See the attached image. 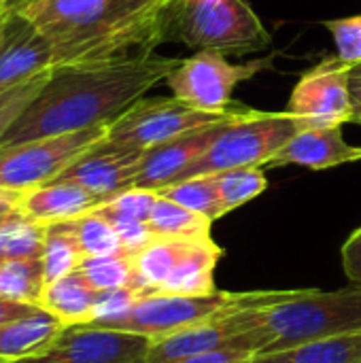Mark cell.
Returning <instances> with one entry per match:
<instances>
[{
	"mask_svg": "<svg viewBox=\"0 0 361 363\" xmlns=\"http://www.w3.org/2000/svg\"><path fill=\"white\" fill-rule=\"evenodd\" d=\"M181 62V57L153 51L51 70L38 96L0 145L109 125L136 100L145 98L149 89L166 81Z\"/></svg>",
	"mask_w": 361,
	"mask_h": 363,
	"instance_id": "6da1fadb",
	"label": "cell"
},
{
	"mask_svg": "<svg viewBox=\"0 0 361 363\" xmlns=\"http://www.w3.org/2000/svg\"><path fill=\"white\" fill-rule=\"evenodd\" d=\"M170 0H26L13 6L51 47L53 70L153 53Z\"/></svg>",
	"mask_w": 361,
	"mask_h": 363,
	"instance_id": "7a4b0ae2",
	"label": "cell"
},
{
	"mask_svg": "<svg viewBox=\"0 0 361 363\" xmlns=\"http://www.w3.org/2000/svg\"><path fill=\"white\" fill-rule=\"evenodd\" d=\"M247 332L240 349L257 353L285 351L311 340L361 332V285L338 291H291L285 300L245 311Z\"/></svg>",
	"mask_w": 361,
	"mask_h": 363,
	"instance_id": "3957f363",
	"label": "cell"
},
{
	"mask_svg": "<svg viewBox=\"0 0 361 363\" xmlns=\"http://www.w3.org/2000/svg\"><path fill=\"white\" fill-rule=\"evenodd\" d=\"M168 40H181L198 51L245 55L268 47L270 32L245 0H170Z\"/></svg>",
	"mask_w": 361,
	"mask_h": 363,
	"instance_id": "277c9868",
	"label": "cell"
},
{
	"mask_svg": "<svg viewBox=\"0 0 361 363\" xmlns=\"http://www.w3.org/2000/svg\"><path fill=\"white\" fill-rule=\"evenodd\" d=\"M291 291H213L209 296H179V294H143L130 304L119 317L96 319L94 325L121 330L147 336L151 340L164 338L168 334L181 332L185 328L198 325L223 313H234L251 306H264L281 302Z\"/></svg>",
	"mask_w": 361,
	"mask_h": 363,
	"instance_id": "5b68a950",
	"label": "cell"
},
{
	"mask_svg": "<svg viewBox=\"0 0 361 363\" xmlns=\"http://www.w3.org/2000/svg\"><path fill=\"white\" fill-rule=\"evenodd\" d=\"M300 130V121L287 111H251L249 115L228 123L211 143V147L172 183L236 168H264Z\"/></svg>",
	"mask_w": 361,
	"mask_h": 363,
	"instance_id": "8992f818",
	"label": "cell"
},
{
	"mask_svg": "<svg viewBox=\"0 0 361 363\" xmlns=\"http://www.w3.org/2000/svg\"><path fill=\"white\" fill-rule=\"evenodd\" d=\"M253 108L232 104L226 111H202L179 98H140L109 123L106 140L132 149H151L185 132L232 121L249 115Z\"/></svg>",
	"mask_w": 361,
	"mask_h": 363,
	"instance_id": "52a82bcc",
	"label": "cell"
},
{
	"mask_svg": "<svg viewBox=\"0 0 361 363\" xmlns=\"http://www.w3.org/2000/svg\"><path fill=\"white\" fill-rule=\"evenodd\" d=\"M109 125L0 145V191L26 194L57 179L74 160L106 138Z\"/></svg>",
	"mask_w": 361,
	"mask_h": 363,
	"instance_id": "ba28073f",
	"label": "cell"
},
{
	"mask_svg": "<svg viewBox=\"0 0 361 363\" xmlns=\"http://www.w3.org/2000/svg\"><path fill=\"white\" fill-rule=\"evenodd\" d=\"M274 57H262L247 64H232L217 51H198L185 57L168 77L166 85L172 96L202 111H226L230 108L236 85L253 79L257 72L268 68Z\"/></svg>",
	"mask_w": 361,
	"mask_h": 363,
	"instance_id": "9c48e42d",
	"label": "cell"
},
{
	"mask_svg": "<svg viewBox=\"0 0 361 363\" xmlns=\"http://www.w3.org/2000/svg\"><path fill=\"white\" fill-rule=\"evenodd\" d=\"M151 338L94 323L66 325L40 353L6 363H147Z\"/></svg>",
	"mask_w": 361,
	"mask_h": 363,
	"instance_id": "30bf717a",
	"label": "cell"
},
{
	"mask_svg": "<svg viewBox=\"0 0 361 363\" xmlns=\"http://www.w3.org/2000/svg\"><path fill=\"white\" fill-rule=\"evenodd\" d=\"M349 68L340 55H328L296 83L287 113L306 128H336L351 123Z\"/></svg>",
	"mask_w": 361,
	"mask_h": 363,
	"instance_id": "8fae6325",
	"label": "cell"
},
{
	"mask_svg": "<svg viewBox=\"0 0 361 363\" xmlns=\"http://www.w3.org/2000/svg\"><path fill=\"white\" fill-rule=\"evenodd\" d=\"M145 151L147 149L113 145L104 138L74 160L57 179L85 187L104 204L111 198L134 189V181L143 168Z\"/></svg>",
	"mask_w": 361,
	"mask_h": 363,
	"instance_id": "7c38bea8",
	"label": "cell"
},
{
	"mask_svg": "<svg viewBox=\"0 0 361 363\" xmlns=\"http://www.w3.org/2000/svg\"><path fill=\"white\" fill-rule=\"evenodd\" d=\"M232 121H236V119H232ZM232 121L204 125V128L185 132L181 136H174L166 143H160V145L147 149L143 168L134 181V187L147 189V191H157V189L170 185L191 162H196L211 147V143L219 136V132Z\"/></svg>",
	"mask_w": 361,
	"mask_h": 363,
	"instance_id": "4fadbf2b",
	"label": "cell"
},
{
	"mask_svg": "<svg viewBox=\"0 0 361 363\" xmlns=\"http://www.w3.org/2000/svg\"><path fill=\"white\" fill-rule=\"evenodd\" d=\"M253 308V306H251ZM245 311L223 313L198 325L185 328L181 332L168 334L151 342L147 363H172L196 353L213 351L219 347H232V342L247 332Z\"/></svg>",
	"mask_w": 361,
	"mask_h": 363,
	"instance_id": "5bb4252c",
	"label": "cell"
},
{
	"mask_svg": "<svg viewBox=\"0 0 361 363\" xmlns=\"http://www.w3.org/2000/svg\"><path fill=\"white\" fill-rule=\"evenodd\" d=\"M49 70H53L51 47L13 9L9 34L0 47V94Z\"/></svg>",
	"mask_w": 361,
	"mask_h": 363,
	"instance_id": "9a60e30c",
	"label": "cell"
},
{
	"mask_svg": "<svg viewBox=\"0 0 361 363\" xmlns=\"http://www.w3.org/2000/svg\"><path fill=\"white\" fill-rule=\"evenodd\" d=\"M361 147L343 138V125L300 130L264 168L304 166L311 170H328L334 166L360 162Z\"/></svg>",
	"mask_w": 361,
	"mask_h": 363,
	"instance_id": "2e32d148",
	"label": "cell"
},
{
	"mask_svg": "<svg viewBox=\"0 0 361 363\" xmlns=\"http://www.w3.org/2000/svg\"><path fill=\"white\" fill-rule=\"evenodd\" d=\"M102 200L89 194L85 187L72 181L55 179L51 183H45L36 189L21 194L19 213L40 225H49L81 217L98 208Z\"/></svg>",
	"mask_w": 361,
	"mask_h": 363,
	"instance_id": "e0dca14e",
	"label": "cell"
},
{
	"mask_svg": "<svg viewBox=\"0 0 361 363\" xmlns=\"http://www.w3.org/2000/svg\"><path fill=\"white\" fill-rule=\"evenodd\" d=\"M223 257V249L209 236L191 240L185 255L174 266L172 274L157 289L160 294L209 296L215 289V268Z\"/></svg>",
	"mask_w": 361,
	"mask_h": 363,
	"instance_id": "ac0fdd59",
	"label": "cell"
},
{
	"mask_svg": "<svg viewBox=\"0 0 361 363\" xmlns=\"http://www.w3.org/2000/svg\"><path fill=\"white\" fill-rule=\"evenodd\" d=\"M64 328L66 325L55 315L36 306L32 313L0 328V359L15 362L36 355L45 351Z\"/></svg>",
	"mask_w": 361,
	"mask_h": 363,
	"instance_id": "d6986e66",
	"label": "cell"
},
{
	"mask_svg": "<svg viewBox=\"0 0 361 363\" xmlns=\"http://www.w3.org/2000/svg\"><path fill=\"white\" fill-rule=\"evenodd\" d=\"M100 291H96L83 272L77 268L74 272L47 283L40 306L55 315L64 325L91 323L96 317V302Z\"/></svg>",
	"mask_w": 361,
	"mask_h": 363,
	"instance_id": "ffe728a7",
	"label": "cell"
},
{
	"mask_svg": "<svg viewBox=\"0 0 361 363\" xmlns=\"http://www.w3.org/2000/svg\"><path fill=\"white\" fill-rule=\"evenodd\" d=\"M251 363H361V332L311 340L285 351L257 353Z\"/></svg>",
	"mask_w": 361,
	"mask_h": 363,
	"instance_id": "44dd1931",
	"label": "cell"
},
{
	"mask_svg": "<svg viewBox=\"0 0 361 363\" xmlns=\"http://www.w3.org/2000/svg\"><path fill=\"white\" fill-rule=\"evenodd\" d=\"M147 225L153 232V236L196 240V238L211 236L213 221L157 194V200L151 208Z\"/></svg>",
	"mask_w": 361,
	"mask_h": 363,
	"instance_id": "7402d4cb",
	"label": "cell"
},
{
	"mask_svg": "<svg viewBox=\"0 0 361 363\" xmlns=\"http://www.w3.org/2000/svg\"><path fill=\"white\" fill-rule=\"evenodd\" d=\"M47 287L43 259H15L0 264V298L40 306Z\"/></svg>",
	"mask_w": 361,
	"mask_h": 363,
	"instance_id": "603a6c76",
	"label": "cell"
},
{
	"mask_svg": "<svg viewBox=\"0 0 361 363\" xmlns=\"http://www.w3.org/2000/svg\"><path fill=\"white\" fill-rule=\"evenodd\" d=\"M83 251L68 228L66 221L45 225V245H43V266L47 283H53L79 268L83 262Z\"/></svg>",
	"mask_w": 361,
	"mask_h": 363,
	"instance_id": "cb8c5ba5",
	"label": "cell"
},
{
	"mask_svg": "<svg viewBox=\"0 0 361 363\" xmlns=\"http://www.w3.org/2000/svg\"><path fill=\"white\" fill-rule=\"evenodd\" d=\"M155 194L211 219L217 221L219 217L226 215L219 191H217V183H215V174H202V177H194V179H185L179 183H170L162 189H157Z\"/></svg>",
	"mask_w": 361,
	"mask_h": 363,
	"instance_id": "d4e9b609",
	"label": "cell"
},
{
	"mask_svg": "<svg viewBox=\"0 0 361 363\" xmlns=\"http://www.w3.org/2000/svg\"><path fill=\"white\" fill-rule=\"evenodd\" d=\"M45 225L23 217L21 213L0 225V264L15 259L43 257Z\"/></svg>",
	"mask_w": 361,
	"mask_h": 363,
	"instance_id": "484cf974",
	"label": "cell"
},
{
	"mask_svg": "<svg viewBox=\"0 0 361 363\" xmlns=\"http://www.w3.org/2000/svg\"><path fill=\"white\" fill-rule=\"evenodd\" d=\"M66 223L72 230V234H74V238H77V242H79L85 257L126 253L123 247H121L117 230L98 211H89V213H85L81 217L68 219Z\"/></svg>",
	"mask_w": 361,
	"mask_h": 363,
	"instance_id": "4316f807",
	"label": "cell"
},
{
	"mask_svg": "<svg viewBox=\"0 0 361 363\" xmlns=\"http://www.w3.org/2000/svg\"><path fill=\"white\" fill-rule=\"evenodd\" d=\"M79 270L89 281V285L100 294L115 291V289H132L134 264H132V255L128 253L83 257Z\"/></svg>",
	"mask_w": 361,
	"mask_h": 363,
	"instance_id": "83f0119b",
	"label": "cell"
},
{
	"mask_svg": "<svg viewBox=\"0 0 361 363\" xmlns=\"http://www.w3.org/2000/svg\"><path fill=\"white\" fill-rule=\"evenodd\" d=\"M215 183H217V191H219L226 215L236 211L238 206L251 202L253 198L264 194L268 187V179L264 174V168H260V166L217 172Z\"/></svg>",
	"mask_w": 361,
	"mask_h": 363,
	"instance_id": "f1b7e54d",
	"label": "cell"
},
{
	"mask_svg": "<svg viewBox=\"0 0 361 363\" xmlns=\"http://www.w3.org/2000/svg\"><path fill=\"white\" fill-rule=\"evenodd\" d=\"M49 74H51V70L0 94V140L13 128V123L21 117V113L32 104V100L38 96V91L43 89V85L49 79Z\"/></svg>",
	"mask_w": 361,
	"mask_h": 363,
	"instance_id": "f546056e",
	"label": "cell"
},
{
	"mask_svg": "<svg viewBox=\"0 0 361 363\" xmlns=\"http://www.w3.org/2000/svg\"><path fill=\"white\" fill-rule=\"evenodd\" d=\"M157 200L155 191H147V189H128L115 198H111L109 202L100 204L98 211L102 217H121V219H134V221H149L151 208Z\"/></svg>",
	"mask_w": 361,
	"mask_h": 363,
	"instance_id": "4dcf8cb0",
	"label": "cell"
},
{
	"mask_svg": "<svg viewBox=\"0 0 361 363\" xmlns=\"http://www.w3.org/2000/svg\"><path fill=\"white\" fill-rule=\"evenodd\" d=\"M323 26L334 36L338 55L347 64L361 62V15L340 17V19H328Z\"/></svg>",
	"mask_w": 361,
	"mask_h": 363,
	"instance_id": "1f68e13d",
	"label": "cell"
},
{
	"mask_svg": "<svg viewBox=\"0 0 361 363\" xmlns=\"http://www.w3.org/2000/svg\"><path fill=\"white\" fill-rule=\"evenodd\" d=\"M255 357L253 351L247 349H236V347H219L213 351L196 353L183 359H177L172 363H251Z\"/></svg>",
	"mask_w": 361,
	"mask_h": 363,
	"instance_id": "d6a6232c",
	"label": "cell"
},
{
	"mask_svg": "<svg viewBox=\"0 0 361 363\" xmlns=\"http://www.w3.org/2000/svg\"><path fill=\"white\" fill-rule=\"evenodd\" d=\"M343 268L351 285H361V230H357L343 247Z\"/></svg>",
	"mask_w": 361,
	"mask_h": 363,
	"instance_id": "836d02e7",
	"label": "cell"
},
{
	"mask_svg": "<svg viewBox=\"0 0 361 363\" xmlns=\"http://www.w3.org/2000/svg\"><path fill=\"white\" fill-rule=\"evenodd\" d=\"M349 94H351V123H361V62L349 68Z\"/></svg>",
	"mask_w": 361,
	"mask_h": 363,
	"instance_id": "e575fe53",
	"label": "cell"
},
{
	"mask_svg": "<svg viewBox=\"0 0 361 363\" xmlns=\"http://www.w3.org/2000/svg\"><path fill=\"white\" fill-rule=\"evenodd\" d=\"M36 306H30V304H21V302H13V300H6V298H0V328H4L6 323L32 313Z\"/></svg>",
	"mask_w": 361,
	"mask_h": 363,
	"instance_id": "d590c367",
	"label": "cell"
},
{
	"mask_svg": "<svg viewBox=\"0 0 361 363\" xmlns=\"http://www.w3.org/2000/svg\"><path fill=\"white\" fill-rule=\"evenodd\" d=\"M19 200H21V194L0 191V225L6 223L11 217L19 215Z\"/></svg>",
	"mask_w": 361,
	"mask_h": 363,
	"instance_id": "8d00e7d4",
	"label": "cell"
},
{
	"mask_svg": "<svg viewBox=\"0 0 361 363\" xmlns=\"http://www.w3.org/2000/svg\"><path fill=\"white\" fill-rule=\"evenodd\" d=\"M11 17H13V6L6 9L4 13H0V47L4 45L6 40V34H9V26H11Z\"/></svg>",
	"mask_w": 361,
	"mask_h": 363,
	"instance_id": "74e56055",
	"label": "cell"
},
{
	"mask_svg": "<svg viewBox=\"0 0 361 363\" xmlns=\"http://www.w3.org/2000/svg\"><path fill=\"white\" fill-rule=\"evenodd\" d=\"M6 9H11L9 6V0H0V13H4Z\"/></svg>",
	"mask_w": 361,
	"mask_h": 363,
	"instance_id": "f35d334b",
	"label": "cell"
},
{
	"mask_svg": "<svg viewBox=\"0 0 361 363\" xmlns=\"http://www.w3.org/2000/svg\"><path fill=\"white\" fill-rule=\"evenodd\" d=\"M21 2H26V0H9V6H17V4H21Z\"/></svg>",
	"mask_w": 361,
	"mask_h": 363,
	"instance_id": "ab89813d",
	"label": "cell"
},
{
	"mask_svg": "<svg viewBox=\"0 0 361 363\" xmlns=\"http://www.w3.org/2000/svg\"><path fill=\"white\" fill-rule=\"evenodd\" d=\"M0 363H6V362H4V359H0Z\"/></svg>",
	"mask_w": 361,
	"mask_h": 363,
	"instance_id": "60d3db41",
	"label": "cell"
}]
</instances>
